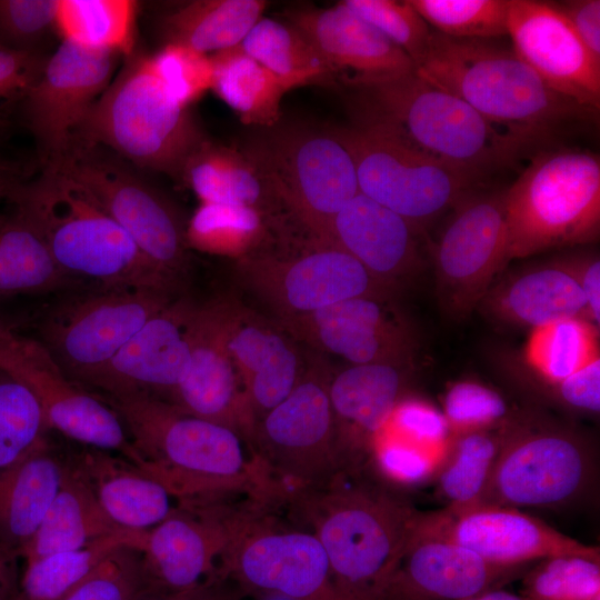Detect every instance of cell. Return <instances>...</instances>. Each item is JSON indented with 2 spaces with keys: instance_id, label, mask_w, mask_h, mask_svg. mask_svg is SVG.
<instances>
[{
  "instance_id": "cell-54",
  "label": "cell",
  "mask_w": 600,
  "mask_h": 600,
  "mask_svg": "<svg viewBox=\"0 0 600 600\" xmlns=\"http://www.w3.org/2000/svg\"><path fill=\"white\" fill-rule=\"evenodd\" d=\"M539 387L547 396L569 410L590 414L599 413L600 357L557 383Z\"/></svg>"
},
{
  "instance_id": "cell-25",
  "label": "cell",
  "mask_w": 600,
  "mask_h": 600,
  "mask_svg": "<svg viewBox=\"0 0 600 600\" xmlns=\"http://www.w3.org/2000/svg\"><path fill=\"white\" fill-rule=\"evenodd\" d=\"M528 567L491 563L452 541L414 530L384 600H463L499 589Z\"/></svg>"
},
{
  "instance_id": "cell-33",
  "label": "cell",
  "mask_w": 600,
  "mask_h": 600,
  "mask_svg": "<svg viewBox=\"0 0 600 600\" xmlns=\"http://www.w3.org/2000/svg\"><path fill=\"white\" fill-rule=\"evenodd\" d=\"M120 530L123 528L106 514L73 457H64L60 488L20 557L28 563L83 547Z\"/></svg>"
},
{
  "instance_id": "cell-45",
  "label": "cell",
  "mask_w": 600,
  "mask_h": 600,
  "mask_svg": "<svg viewBox=\"0 0 600 600\" xmlns=\"http://www.w3.org/2000/svg\"><path fill=\"white\" fill-rule=\"evenodd\" d=\"M600 558L559 554L543 558L523 573L529 600H592L600 594Z\"/></svg>"
},
{
  "instance_id": "cell-51",
  "label": "cell",
  "mask_w": 600,
  "mask_h": 600,
  "mask_svg": "<svg viewBox=\"0 0 600 600\" xmlns=\"http://www.w3.org/2000/svg\"><path fill=\"white\" fill-rule=\"evenodd\" d=\"M381 476L391 481L412 484L429 478L443 459L381 429L374 437L369 459Z\"/></svg>"
},
{
  "instance_id": "cell-16",
  "label": "cell",
  "mask_w": 600,
  "mask_h": 600,
  "mask_svg": "<svg viewBox=\"0 0 600 600\" xmlns=\"http://www.w3.org/2000/svg\"><path fill=\"white\" fill-rule=\"evenodd\" d=\"M256 504L180 502L149 529L140 552L150 598L182 592L217 578L223 552Z\"/></svg>"
},
{
  "instance_id": "cell-42",
  "label": "cell",
  "mask_w": 600,
  "mask_h": 600,
  "mask_svg": "<svg viewBox=\"0 0 600 600\" xmlns=\"http://www.w3.org/2000/svg\"><path fill=\"white\" fill-rule=\"evenodd\" d=\"M503 426L451 436L438 476V490L448 508L480 502L502 443Z\"/></svg>"
},
{
  "instance_id": "cell-22",
  "label": "cell",
  "mask_w": 600,
  "mask_h": 600,
  "mask_svg": "<svg viewBox=\"0 0 600 600\" xmlns=\"http://www.w3.org/2000/svg\"><path fill=\"white\" fill-rule=\"evenodd\" d=\"M293 337L350 364L409 367L417 337L387 296L344 300L309 314L281 320Z\"/></svg>"
},
{
  "instance_id": "cell-13",
  "label": "cell",
  "mask_w": 600,
  "mask_h": 600,
  "mask_svg": "<svg viewBox=\"0 0 600 600\" xmlns=\"http://www.w3.org/2000/svg\"><path fill=\"white\" fill-rule=\"evenodd\" d=\"M84 191L163 272L177 280L188 261L186 227L172 204L153 187L98 146L74 143L44 166Z\"/></svg>"
},
{
  "instance_id": "cell-43",
  "label": "cell",
  "mask_w": 600,
  "mask_h": 600,
  "mask_svg": "<svg viewBox=\"0 0 600 600\" xmlns=\"http://www.w3.org/2000/svg\"><path fill=\"white\" fill-rule=\"evenodd\" d=\"M266 213L244 206L200 203L186 227L188 247L224 256H247L264 238Z\"/></svg>"
},
{
  "instance_id": "cell-55",
  "label": "cell",
  "mask_w": 600,
  "mask_h": 600,
  "mask_svg": "<svg viewBox=\"0 0 600 600\" xmlns=\"http://www.w3.org/2000/svg\"><path fill=\"white\" fill-rule=\"evenodd\" d=\"M580 287L588 308L589 320L600 324V260L596 254L572 256L557 260Z\"/></svg>"
},
{
  "instance_id": "cell-19",
  "label": "cell",
  "mask_w": 600,
  "mask_h": 600,
  "mask_svg": "<svg viewBox=\"0 0 600 600\" xmlns=\"http://www.w3.org/2000/svg\"><path fill=\"white\" fill-rule=\"evenodd\" d=\"M318 239L316 249L299 257L247 254L239 262L244 279L279 312L281 320L357 297L389 294L391 288L354 258Z\"/></svg>"
},
{
  "instance_id": "cell-48",
  "label": "cell",
  "mask_w": 600,
  "mask_h": 600,
  "mask_svg": "<svg viewBox=\"0 0 600 600\" xmlns=\"http://www.w3.org/2000/svg\"><path fill=\"white\" fill-rule=\"evenodd\" d=\"M441 412L451 436L497 429L513 416L497 390L472 380L458 381L448 388Z\"/></svg>"
},
{
  "instance_id": "cell-31",
  "label": "cell",
  "mask_w": 600,
  "mask_h": 600,
  "mask_svg": "<svg viewBox=\"0 0 600 600\" xmlns=\"http://www.w3.org/2000/svg\"><path fill=\"white\" fill-rule=\"evenodd\" d=\"M496 319L532 329L559 320H589L584 296L557 260L506 278L480 301Z\"/></svg>"
},
{
  "instance_id": "cell-60",
  "label": "cell",
  "mask_w": 600,
  "mask_h": 600,
  "mask_svg": "<svg viewBox=\"0 0 600 600\" xmlns=\"http://www.w3.org/2000/svg\"><path fill=\"white\" fill-rule=\"evenodd\" d=\"M463 600H529L526 596L503 589H493Z\"/></svg>"
},
{
  "instance_id": "cell-30",
  "label": "cell",
  "mask_w": 600,
  "mask_h": 600,
  "mask_svg": "<svg viewBox=\"0 0 600 600\" xmlns=\"http://www.w3.org/2000/svg\"><path fill=\"white\" fill-rule=\"evenodd\" d=\"M72 457L106 514L120 528L147 531L176 508L160 482L120 456L86 447Z\"/></svg>"
},
{
  "instance_id": "cell-38",
  "label": "cell",
  "mask_w": 600,
  "mask_h": 600,
  "mask_svg": "<svg viewBox=\"0 0 600 600\" xmlns=\"http://www.w3.org/2000/svg\"><path fill=\"white\" fill-rule=\"evenodd\" d=\"M211 90L246 124L272 128L280 121L287 88L240 46L214 54Z\"/></svg>"
},
{
  "instance_id": "cell-21",
  "label": "cell",
  "mask_w": 600,
  "mask_h": 600,
  "mask_svg": "<svg viewBox=\"0 0 600 600\" xmlns=\"http://www.w3.org/2000/svg\"><path fill=\"white\" fill-rule=\"evenodd\" d=\"M197 307L172 300L81 387L100 399L149 398L170 402L191 357Z\"/></svg>"
},
{
  "instance_id": "cell-36",
  "label": "cell",
  "mask_w": 600,
  "mask_h": 600,
  "mask_svg": "<svg viewBox=\"0 0 600 600\" xmlns=\"http://www.w3.org/2000/svg\"><path fill=\"white\" fill-rule=\"evenodd\" d=\"M73 283L10 193L8 210H0V297L49 292Z\"/></svg>"
},
{
  "instance_id": "cell-4",
  "label": "cell",
  "mask_w": 600,
  "mask_h": 600,
  "mask_svg": "<svg viewBox=\"0 0 600 600\" xmlns=\"http://www.w3.org/2000/svg\"><path fill=\"white\" fill-rule=\"evenodd\" d=\"M11 200L43 239L60 270L94 288L152 287L173 291L176 279L157 267L84 191L46 168L19 181Z\"/></svg>"
},
{
  "instance_id": "cell-41",
  "label": "cell",
  "mask_w": 600,
  "mask_h": 600,
  "mask_svg": "<svg viewBox=\"0 0 600 600\" xmlns=\"http://www.w3.org/2000/svg\"><path fill=\"white\" fill-rule=\"evenodd\" d=\"M598 338L599 328L581 318L532 329L524 347L526 377L538 386L566 379L600 357Z\"/></svg>"
},
{
  "instance_id": "cell-32",
  "label": "cell",
  "mask_w": 600,
  "mask_h": 600,
  "mask_svg": "<svg viewBox=\"0 0 600 600\" xmlns=\"http://www.w3.org/2000/svg\"><path fill=\"white\" fill-rule=\"evenodd\" d=\"M64 457L44 438L0 474V543L21 556L62 480Z\"/></svg>"
},
{
  "instance_id": "cell-58",
  "label": "cell",
  "mask_w": 600,
  "mask_h": 600,
  "mask_svg": "<svg viewBox=\"0 0 600 600\" xmlns=\"http://www.w3.org/2000/svg\"><path fill=\"white\" fill-rule=\"evenodd\" d=\"M17 556L0 543V600H16L19 578L16 566Z\"/></svg>"
},
{
  "instance_id": "cell-46",
  "label": "cell",
  "mask_w": 600,
  "mask_h": 600,
  "mask_svg": "<svg viewBox=\"0 0 600 600\" xmlns=\"http://www.w3.org/2000/svg\"><path fill=\"white\" fill-rule=\"evenodd\" d=\"M434 31L453 38L508 34L509 0H410Z\"/></svg>"
},
{
  "instance_id": "cell-29",
  "label": "cell",
  "mask_w": 600,
  "mask_h": 600,
  "mask_svg": "<svg viewBox=\"0 0 600 600\" xmlns=\"http://www.w3.org/2000/svg\"><path fill=\"white\" fill-rule=\"evenodd\" d=\"M226 343L246 389L256 426L284 400L304 370L296 344L280 329L224 302Z\"/></svg>"
},
{
  "instance_id": "cell-57",
  "label": "cell",
  "mask_w": 600,
  "mask_h": 600,
  "mask_svg": "<svg viewBox=\"0 0 600 600\" xmlns=\"http://www.w3.org/2000/svg\"><path fill=\"white\" fill-rule=\"evenodd\" d=\"M234 593L228 582L218 578L210 579L192 589L147 600H233Z\"/></svg>"
},
{
  "instance_id": "cell-17",
  "label": "cell",
  "mask_w": 600,
  "mask_h": 600,
  "mask_svg": "<svg viewBox=\"0 0 600 600\" xmlns=\"http://www.w3.org/2000/svg\"><path fill=\"white\" fill-rule=\"evenodd\" d=\"M433 261L442 308L452 318L468 316L509 263L503 193L460 201L434 247Z\"/></svg>"
},
{
  "instance_id": "cell-59",
  "label": "cell",
  "mask_w": 600,
  "mask_h": 600,
  "mask_svg": "<svg viewBox=\"0 0 600 600\" xmlns=\"http://www.w3.org/2000/svg\"><path fill=\"white\" fill-rule=\"evenodd\" d=\"M18 181L16 170L0 157V210Z\"/></svg>"
},
{
  "instance_id": "cell-28",
  "label": "cell",
  "mask_w": 600,
  "mask_h": 600,
  "mask_svg": "<svg viewBox=\"0 0 600 600\" xmlns=\"http://www.w3.org/2000/svg\"><path fill=\"white\" fill-rule=\"evenodd\" d=\"M417 233L403 217L359 192L330 220L320 239L346 251L392 288L422 264Z\"/></svg>"
},
{
  "instance_id": "cell-11",
  "label": "cell",
  "mask_w": 600,
  "mask_h": 600,
  "mask_svg": "<svg viewBox=\"0 0 600 600\" xmlns=\"http://www.w3.org/2000/svg\"><path fill=\"white\" fill-rule=\"evenodd\" d=\"M329 380L319 367L304 370L256 426L252 450L282 498L321 488L342 473Z\"/></svg>"
},
{
  "instance_id": "cell-8",
  "label": "cell",
  "mask_w": 600,
  "mask_h": 600,
  "mask_svg": "<svg viewBox=\"0 0 600 600\" xmlns=\"http://www.w3.org/2000/svg\"><path fill=\"white\" fill-rule=\"evenodd\" d=\"M593 476V452L583 434L541 416L513 414L503 426L502 443L478 504L560 508L580 499Z\"/></svg>"
},
{
  "instance_id": "cell-37",
  "label": "cell",
  "mask_w": 600,
  "mask_h": 600,
  "mask_svg": "<svg viewBox=\"0 0 600 600\" xmlns=\"http://www.w3.org/2000/svg\"><path fill=\"white\" fill-rule=\"evenodd\" d=\"M240 48L270 71L288 91L302 86L337 83L334 70L289 21L259 19Z\"/></svg>"
},
{
  "instance_id": "cell-7",
  "label": "cell",
  "mask_w": 600,
  "mask_h": 600,
  "mask_svg": "<svg viewBox=\"0 0 600 600\" xmlns=\"http://www.w3.org/2000/svg\"><path fill=\"white\" fill-rule=\"evenodd\" d=\"M508 262L594 241L600 231V160L580 150L537 154L503 193Z\"/></svg>"
},
{
  "instance_id": "cell-10",
  "label": "cell",
  "mask_w": 600,
  "mask_h": 600,
  "mask_svg": "<svg viewBox=\"0 0 600 600\" xmlns=\"http://www.w3.org/2000/svg\"><path fill=\"white\" fill-rule=\"evenodd\" d=\"M354 162L359 191L417 229L458 201L474 180L417 150L383 124L332 129Z\"/></svg>"
},
{
  "instance_id": "cell-3",
  "label": "cell",
  "mask_w": 600,
  "mask_h": 600,
  "mask_svg": "<svg viewBox=\"0 0 600 600\" xmlns=\"http://www.w3.org/2000/svg\"><path fill=\"white\" fill-rule=\"evenodd\" d=\"M416 71L526 147L591 112L554 92L512 48L491 39L453 38L431 30Z\"/></svg>"
},
{
  "instance_id": "cell-63",
  "label": "cell",
  "mask_w": 600,
  "mask_h": 600,
  "mask_svg": "<svg viewBox=\"0 0 600 600\" xmlns=\"http://www.w3.org/2000/svg\"><path fill=\"white\" fill-rule=\"evenodd\" d=\"M3 326V323L0 321V328Z\"/></svg>"
},
{
  "instance_id": "cell-24",
  "label": "cell",
  "mask_w": 600,
  "mask_h": 600,
  "mask_svg": "<svg viewBox=\"0 0 600 600\" xmlns=\"http://www.w3.org/2000/svg\"><path fill=\"white\" fill-rule=\"evenodd\" d=\"M169 403L231 428L252 448L256 422L226 343L224 302L196 309L190 361Z\"/></svg>"
},
{
  "instance_id": "cell-27",
  "label": "cell",
  "mask_w": 600,
  "mask_h": 600,
  "mask_svg": "<svg viewBox=\"0 0 600 600\" xmlns=\"http://www.w3.org/2000/svg\"><path fill=\"white\" fill-rule=\"evenodd\" d=\"M289 22L313 44L342 83L384 78L416 69L413 61L342 1L327 9L290 11Z\"/></svg>"
},
{
  "instance_id": "cell-47",
  "label": "cell",
  "mask_w": 600,
  "mask_h": 600,
  "mask_svg": "<svg viewBox=\"0 0 600 600\" xmlns=\"http://www.w3.org/2000/svg\"><path fill=\"white\" fill-rule=\"evenodd\" d=\"M150 599L141 552L122 547L111 553L62 600Z\"/></svg>"
},
{
  "instance_id": "cell-56",
  "label": "cell",
  "mask_w": 600,
  "mask_h": 600,
  "mask_svg": "<svg viewBox=\"0 0 600 600\" xmlns=\"http://www.w3.org/2000/svg\"><path fill=\"white\" fill-rule=\"evenodd\" d=\"M574 32L589 50L600 60V1L573 0L556 4Z\"/></svg>"
},
{
  "instance_id": "cell-5",
  "label": "cell",
  "mask_w": 600,
  "mask_h": 600,
  "mask_svg": "<svg viewBox=\"0 0 600 600\" xmlns=\"http://www.w3.org/2000/svg\"><path fill=\"white\" fill-rule=\"evenodd\" d=\"M343 84L358 93L361 121L386 126L417 150L473 178L512 163L526 148L416 69Z\"/></svg>"
},
{
  "instance_id": "cell-9",
  "label": "cell",
  "mask_w": 600,
  "mask_h": 600,
  "mask_svg": "<svg viewBox=\"0 0 600 600\" xmlns=\"http://www.w3.org/2000/svg\"><path fill=\"white\" fill-rule=\"evenodd\" d=\"M243 151L279 203L322 238L359 191L354 162L332 130L274 126Z\"/></svg>"
},
{
  "instance_id": "cell-44",
  "label": "cell",
  "mask_w": 600,
  "mask_h": 600,
  "mask_svg": "<svg viewBox=\"0 0 600 600\" xmlns=\"http://www.w3.org/2000/svg\"><path fill=\"white\" fill-rule=\"evenodd\" d=\"M48 430L34 396L0 369V474L47 438Z\"/></svg>"
},
{
  "instance_id": "cell-35",
  "label": "cell",
  "mask_w": 600,
  "mask_h": 600,
  "mask_svg": "<svg viewBox=\"0 0 600 600\" xmlns=\"http://www.w3.org/2000/svg\"><path fill=\"white\" fill-rule=\"evenodd\" d=\"M263 0H192L176 6L161 20L166 43L212 54L240 46L262 18Z\"/></svg>"
},
{
  "instance_id": "cell-40",
  "label": "cell",
  "mask_w": 600,
  "mask_h": 600,
  "mask_svg": "<svg viewBox=\"0 0 600 600\" xmlns=\"http://www.w3.org/2000/svg\"><path fill=\"white\" fill-rule=\"evenodd\" d=\"M138 3L132 0H58L54 28L82 48L133 53Z\"/></svg>"
},
{
  "instance_id": "cell-50",
  "label": "cell",
  "mask_w": 600,
  "mask_h": 600,
  "mask_svg": "<svg viewBox=\"0 0 600 600\" xmlns=\"http://www.w3.org/2000/svg\"><path fill=\"white\" fill-rule=\"evenodd\" d=\"M150 57L158 79L170 96L190 108L213 83V62L210 54L178 43H166Z\"/></svg>"
},
{
  "instance_id": "cell-52",
  "label": "cell",
  "mask_w": 600,
  "mask_h": 600,
  "mask_svg": "<svg viewBox=\"0 0 600 600\" xmlns=\"http://www.w3.org/2000/svg\"><path fill=\"white\" fill-rule=\"evenodd\" d=\"M384 429L444 459L451 433L440 410L417 398L400 400Z\"/></svg>"
},
{
  "instance_id": "cell-39",
  "label": "cell",
  "mask_w": 600,
  "mask_h": 600,
  "mask_svg": "<svg viewBox=\"0 0 600 600\" xmlns=\"http://www.w3.org/2000/svg\"><path fill=\"white\" fill-rule=\"evenodd\" d=\"M147 531L123 529L26 563L16 600H62L119 548L141 550Z\"/></svg>"
},
{
  "instance_id": "cell-34",
  "label": "cell",
  "mask_w": 600,
  "mask_h": 600,
  "mask_svg": "<svg viewBox=\"0 0 600 600\" xmlns=\"http://www.w3.org/2000/svg\"><path fill=\"white\" fill-rule=\"evenodd\" d=\"M181 178L200 203L251 207L266 214L279 203L243 150L208 139L189 157Z\"/></svg>"
},
{
  "instance_id": "cell-18",
  "label": "cell",
  "mask_w": 600,
  "mask_h": 600,
  "mask_svg": "<svg viewBox=\"0 0 600 600\" xmlns=\"http://www.w3.org/2000/svg\"><path fill=\"white\" fill-rule=\"evenodd\" d=\"M119 54L62 41L20 102L44 166L72 147L86 116L112 80Z\"/></svg>"
},
{
  "instance_id": "cell-14",
  "label": "cell",
  "mask_w": 600,
  "mask_h": 600,
  "mask_svg": "<svg viewBox=\"0 0 600 600\" xmlns=\"http://www.w3.org/2000/svg\"><path fill=\"white\" fill-rule=\"evenodd\" d=\"M172 292L152 287L94 288L72 296L44 317L38 340L82 386L173 300Z\"/></svg>"
},
{
  "instance_id": "cell-6",
  "label": "cell",
  "mask_w": 600,
  "mask_h": 600,
  "mask_svg": "<svg viewBox=\"0 0 600 600\" xmlns=\"http://www.w3.org/2000/svg\"><path fill=\"white\" fill-rule=\"evenodd\" d=\"M204 140L190 108L156 76L150 57L132 53L86 116L73 143L103 146L140 168L181 178Z\"/></svg>"
},
{
  "instance_id": "cell-1",
  "label": "cell",
  "mask_w": 600,
  "mask_h": 600,
  "mask_svg": "<svg viewBox=\"0 0 600 600\" xmlns=\"http://www.w3.org/2000/svg\"><path fill=\"white\" fill-rule=\"evenodd\" d=\"M120 417L141 459L139 469L179 502L227 501L246 494L263 504L280 493L237 431L149 398L101 399Z\"/></svg>"
},
{
  "instance_id": "cell-49",
  "label": "cell",
  "mask_w": 600,
  "mask_h": 600,
  "mask_svg": "<svg viewBox=\"0 0 600 600\" xmlns=\"http://www.w3.org/2000/svg\"><path fill=\"white\" fill-rule=\"evenodd\" d=\"M349 9L399 47L414 63L424 53L431 28L410 0H344Z\"/></svg>"
},
{
  "instance_id": "cell-62",
  "label": "cell",
  "mask_w": 600,
  "mask_h": 600,
  "mask_svg": "<svg viewBox=\"0 0 600 600\" xmlns=\"http://www.w3.org/2000/svg\"><path fill=\"white\" fill-rule=\"evenodd\" d=\"M592 600H600V594L597 596V597H596L594 599H592Z\"/></svg>"
},
{
  "instance_id": "cell-2",
  "label": "cell",
  "mask_w": 600,
  "mask_h": 600,
  "mask_svg": "<svg viewBox=\"0 0 600 600\" xmlns=\"http://www.w3.org/2000/svg\"><path fill=\"white\" fill-rule=\"evenodd\" d=\"M321 543L343 600H384L419 511L391 490L342 472L289 498Z\"/></svg>"
},
{
  "instance_id": "cell-20",
  "label": "cell",
  "mask_w": 600,
  "mask_h": 600,
  "mask_svg": "<svg viewBox=\"0 0 600 600\" xmlns=\"http://www.w3.org/2000/svg\"><path fill=\"white\" fill-rule=\"evenodd\" d=\"M416 531L444 538L501 566H529L559 554L600 558L584 544L517 508L477 504L420 512Z\"/></svg>"
},
{
  "instance_id": "cell-12",
  "label": "cell",
  "mask_w": 600,
  "mask_h": 600,
  "mask_svg": "<svg viewBox=\"0 0 600 600\" xmlns=\"http://www.w3.org/2000/svg\"><path fill=\"white\" fill-rule=\"evenodd\" d=\"M217 578L280 600H343L327 554L310 530L282 526L252 508L223 552Z\"/></svg>"
},
{
  "instance_id": "cell-15",
  "label": "cell",
  "mask_w": 600,
  "mask_h": 600,
  "mask_svg": "<svg viewBox=\"0 0 600 600\" xmlns=\"http://www.w3.org/2000/svg\"><path fill=\"white\" fill-rule=\"evenodd\" d=\"M0 369L30 390L49 430L140 466L141 459L118 413L70 379L38 339L18 334L3 324L0 328Z\"/></svg>"
},
{
  "instance_id": "cell-53",
  "label": "cell",
  "mask_w": 600,
  "mask_h": 600,
  "mask_svg": "<svg viewBox=\"0 0 600 600\" xmlns=\"http://www.w3.org/2000/svg\"><path fill=\"white\" fill-rule=\"evenodd\" d=\"M58 0H0V44L40 51L38 44L54 28Z\"/></svg>"
},
{
  "instance_id": "cell-23",
  "label": "cell",
  "mask_w": 600,
  "mask_h": 600,
  "mask_svg": "<svg viewBox=\"0 0 600 600\" xmlns=\"http://www.w3.org/2000/svg\"><path fill=\"white\" fill-rule=\"evenodd\" d=\"M512 50L554 92L596 112L600 107V60L581 42L554 3L509 0Z\"/></svg>"
},
{
  "instance_id": "cell-61",
  "label": "cell",
  "mask_w": 600,
  "mask_h": 600,
  "mask_svg": "<svg viewBox=\"0 0 600 600\" xmlns=\"http://www.w3.org/2000/svg\"><path fill=\"white\" fill-rule=\"evenodd\" d=\"M6 130H7V122L4 119H0V142L2 141Z\"/></svg>"
},
{
  "instance_id": "cell-26",
  "label": "cell",
  "mask_w": 600,
  "mask_h": 600,
  "mask_svg": "<svg viewBox=\"0 0 600 600\" xmlns=\"http://www.w3.org/2000/svg\"><path fill=\"white\" fill-rule=\"evenodd\" d=\"M408 368L351 364L330 377L328 391L342 472L363 470L376 434L406 397Z\"/></svg>"
}]
</instances>
